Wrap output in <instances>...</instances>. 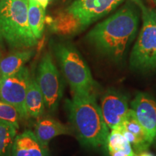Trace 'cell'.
Segmentation results:
<instances>
[{"label": "cell", "mask_w": 156, "mask_h": 156, "mask_svg": "<svg viewBox=\"0 0 156 156\" xmlns=\"http://www.w3.org/2000/svg\"><path fill=\"white\" fill-rule=\"evenodd\" d=\"M138 122L152 141L156 139V101L147 93H139L131 102Z\"/></svg>", "instance_id": "30bf717a"}, {"label": "cell", "mask_w": 156, "mask_h": 156, "mask_svg": "<svg viewBox=\"0 0 156 156\" xmlns=\"http://www.w3.org/2000/svg\"><path fill=\"white\" fill-rule=\"evenodd\" d=\"M28 19L33 34L36 38L42 37L45 24V9L36 0H28Z\"/></svg>", "instance_id": "e0dca14e"}, {"label": "cell", "mask_w": 156, "mask_h": 156, "mask_svg": "<svg viewBox=\"0 0 156 156\" xmlns=\"http://www.w3.org/2000/svg\"><path fill=\"white\" fill-rule=\"evenodd\" d=\"M155 4H156V3H155Z\"/></svg>", "instance_id": "4316f807"}, {"label": "cell", "mask_w": 156, "mask_h": 156, "mask_svg": "<svg viewBox=\"0 0 156 156\" xmlns=\"http://www.w3.org/2000/svg\"><path fill=\"white\" fill-rule=\"evenodd\" d=\"M36 80L44 96L46 108L51 112L56 111L63 95V85L59 73L48 53L45 54L41 59Z\"/></svg>", "instance_id": "8992f818"}, {"label": "cell", "mask_w": 156, "mask_h": 156, "mask_svg": "<svg viewBox=\"0 0 156 156\" xmlns=\"http://www.w3.org/2000/svg\"><path fill=\"white\" fill-rule=\"evenodd\" d=\"M130 1H131L132 2H134V4H135V5L137 6L138 7H140V9H141V11L146 8L145 5H144L143 2H142V0H130Z\"/></svg>", "instance_id": "44dd1931"}, {"label": "cell", "mask_w": 156, "mask_h": 156, "mask_svg": "<svg viewBox=\"0 0 156 156\" xmlns=\"http://www.w3.org/2000/svg\"><path fill=\"white\" fill-rule=\"evenodd\" d=\"M46 148L37 139L34 132L25 130L15 137L11 156H46Z\"/></svg>", "instance_id": "7c38bea8"}, {"label": "cell", "mask_w": 156, "mask_h": 156, "mask_svg": "<svg viewBox=\"0 0 156 156\" xmlns=\"http://www.w3.org/2000/svg\"><path fill=\"white\" fill-rule=\"evenodd\" d=\"M100 107L105 122L112 130L122 124L129 109L126 95L114 89H109L103 94Z\"/></svg>", "instance_id": "9c48e42d"}, {"label": "cell", "mask_w": 156, "mask_h": 156, "mask_svg": "<svg viewBox=\"0 0 156 156\" xmlns=\"http://www.w3.org/2000/svg\"><path fill=\"white\" fill-rule=\"evenodd\" d=\"M34 134L41 143L47 148L48 144L55 136L71 134L69 128L51 117L38 120L35 125Z\"/></svg>", "instance_id": "4fadbf2b"}, {"label": "cell", "mask_w": 156, "mask_h": 156, "mask_svg": "<svg viewBox=\"0 0 156 156\" xmlns=\"http://www.w3.org/2000/svg\"><path fill=\"white\" fill-rule=\"evenodd\" d=\"M154 1H155V2L156 3V0H154Z\"/></svg>", "instance_id": "484cf974"}, {"label": "cell", "mask_w": 156, "mask_h": 156, "mask_svg": "<svg viewBox=\"0 0 156 156\" xmlns=\"http://www.w3.org/2000/svg\"><path fill=\"white\" fill-rule=\"evenodd\" d=\"M136 156H155L153 154H152L151 153H149V152L147 151H143L142 153H139V155Z\"/></svg>", "instance_id": "cb8c5ba5"}, {"label": "cell", "mask_w": 156, "mask_h": 156, "mask_svg": "<svg viewBox=\"0 0 156 156\" xmlns=\"http://www.w3.org/2000/svg\"><path fill=\"white\" fill-rule=\"evenodd\" d=\"M53 51L73 94L92 93L94 80L88 66L77 48L69 42L61 41L54 43Z\"/></svg>", "instance_id": "277c9868"}, {"label": "cell", "mask_w": 156, "mask_h": 156, "mask_svg": "<svg viewBox=\"0 0 156 156\" xmlns=\"http://www.w3.org/2000/svg\"><path fill=\"white\" fill-rule=\"evenodd\" d=\"M45 20L52 33L61 36H74L85 29L80 21L66 9L48 16Z\"/></svg>", "instance_id": "8fae6325"}, {"label": "cell", "mask_w": 156, "mask_h": 156, "mask_svg": "<svg viewBox=\"0 0 156 156\" xmlns=\"http://www.w3.org/2000/svg\"><path fill=\"white\" fill-rule=\"evenodd\" d=\"M110 155L111 156H128L126 155L125 153H122L120 151H115V152H110Z\"/></svg>", "instance_id": "603a6c76"}, {"label": "cell", "mask_w": 156, "mask_h": 156, "mask_svg": "<svg viewBox=\"0 0 156 156\" xmlns=\"http://www.w3.org/2000/svg\"><path fill=\"white\" fill-rule=\"evenodd\" d=\"M34 54L31 49L17 50L0 60V77H5L16 73L25 66Z\"/></svg>", "instance_id": "5bb4252c"}, {"label": "cell", "mask_w": 156, "mask_h": 156, "mask_svg": "<svg viewBox=\"0 0 156 156\" xmlns=\"http://www.w3.org/2000/svg\"><path fill=\"white\" fill-rule=\"evenodd\" d=\"M142 25L130 55L132 69L147 71L156 68V11L142 10Z\"/></svg>", "instance_id": "5b68a950"}, {"label": "cell", "mask_w": 156, "mask_h": 156, "mask_svg": "<svg viewBox=\"0 0 156 156\" xmlns=\"http://www.w3.org/2000/svg\"><path fill=\"white\" fill-rule=\"evenodd\" d=\"M20 119L18 112L12 105L0 99V120L12 124L18 129Z\"/></svg>", "instance_id": "ffe728a7"}, {"label": "cell", "mask_w": 156, "mask_h": 156, "mask_svg": "<svg viewBox=\"0 0 156 156\" xmlns=\"http://www.w3.org/2000/svg\"><path fill=\"white\" fill-rule=\"evenodd\" d=\"M69 119L82 145L97 148L106 147L109 130L101 107L93 93L73 94L65 101Z\"/></svg>", "instance_id": "7a4b0ae2"}, {"label": "cell", "mask_w": 156, "mask_h": 156, "mask_svg": "<svg viewBox=\"0 0 156 156\" xmlns=\"http://www.w3.org/2000/svg\"><path fill=\"white\" fill-rule=\"evenodd\" d=\"M37 2H38L44 8L46 9V7H47V6L48 5V3H49V2L51 0H36Z\"/></svg>", "instance_id": "7402d4cb"}, {"label": "cell", "mask_w": 156, "mask_h": 156, "mask_svg": "<svg viewBox=\"0 0 156 156\" xmlns=\"http://www.w3.org/2000/svg\"><path fill=\"white\" fill-rule=\"evenodd\" d=\"M17 130L12 124L0 120V156L11 155L12 146L17 135Z\"/></svg>", "instance_id": "d6986e66"}, {"label": "cell", "mask_w": 156, "mask_h": 156, "mask_svg": "<svg viewBox=\"0 0 156 156\" xmlns=\"http://www.w3.org/2000/svg\"><path fill=\"white\" fill-rule=\"evenodd\" d=\"M124 0H75L67 11L80 21L84 28L106 16Z\"/></svg>", "instance_id": "ba28073f"}, {"label": "cell", "mask_w": 156, "mask_h": 156, "mask_svg": "<svg viewBox=\"0 0 156 156\" xmlns=\"http://www.w3.org/2000/svg\"><path fill=\"white\" fill-rule=\"evenodd\" d=\"M2 56V51H1V48H0V58H1Z\"/></svg>", "instance_id": "d4e9b609"}, {"label": "cell", "mask_w": 156, "mask_h": 156, "mask_svg": "<svg viewBox=\"0 0 156 156\" xmlns=\"http://www.w3.org/2000/svg\"><path fill=\"white\" fill-rule=\"evenodd\" d=\"M30 78V71L25 66L13 75L0 77V99L12 105L24 119L28 118L25 98Z\"/></svg>", "instance_id": "52a82bcc"}, {"label": "cell", "mask_w": 156, "mask_h": 156, "mask_svg": "<svg viewBox=\"0 0 156 156\" xmlns=\"http://www.w3.org/2000/svg\"><path fill=\"white\" fill-rule=\"evenodd\" d=\"M106 147L110 152L120 151L128 156H136L132 148L131 144L129 142L123 134L116 129L112 130L107 139Z\"/></svg>", "instance_id": "ac0fdd59"}, {"label": "cell", "mask_w": 156, "mask_h": 156, "mask_svg": "<svg viewBox=\"0 0 156 156\" xmlns=\"http://www.w3.org/2000/svg\"><path fill=\"white\" fill-rule=\"evenodd\" d=\"M28 9V0L0 1V41L12 49H28L38 44L29 25Z\"/></svg>", "instance_id": "3957f363"}, {"label": "cell", "mask_w": 156, "mask_h": 156, "mask_svg": "<svg viewBox=\"0 0 156 156\" xmlns=\"http://www.w3.org/2000/svg\"><path fill=\"white\" fill-rule=\"evenodd\" d=\"M139 25V12L131 2L99 23L87 35L90 44L106 57L119 63L125 58L135 38Z\"/></svg>", "instance_id": "6da1fadb"}, {"label": "cell", "mask_w": 156, "mask_h": 156, "mask_svg": "<svg viewBox=\"0 0 156 156\" xmlns=\"http://www.w3.org/2000/svg\"><path fill=\"white\" fill-rule=\"evenodd\" d=\"M119 126L126 130V131L131 132L132 134H134L136 136L138 142H139L141 153L147 151L153 142L149 136L147 135L145 130L142 128L141 124L138 122L132 108L129 109L125 118Z\"/></svg>", "instance_id": "2e32d148"}, {"label": "cell", "mask_w": 156, "mask_h": 156, "mask_svg": "<svg viewBox=\"0 0 156 156\" xmlns=\"http://www.w3.org/2000/svg\"><path fill=\"white\" fill-rule=\"evenodd\" d=\"M25 107L28 118L38 119L44 114L45 110V101L38 83L34 77H31L29 83L26 98Z\"/></svg>", "instance_id": "9a60e30c"}]
</instances>
